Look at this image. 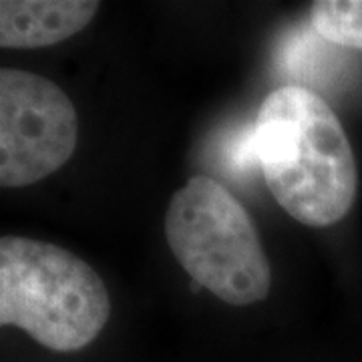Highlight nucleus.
Wrapping results in <instances>:
<instances>
[{"mask_svg": "<svg viewBox=\"0 0 362 362\" xmlns=\"http://www.w3.org/2000/svg\"><path fill=\"white\" fill-rule=\"evenodd\" d=\"M247 153L286 214L310 228L344 220L358 189V169L334 109L314 90L286 85L262 101Z\"/></svg>", "mask_w": 362, "mask_h": 362, "instance_id": "nucleus-1", "label": "nucleus"}, {"mask_svg": "<svg viewBox=\"0 0 362 362\" xmlns=\"http://www.w3.org/2000/svg\"><path fill=\"white\" fill-rule=\"evenodd\" d=\"M111 300L101 276L65 247L23 235L0 240V324L40 346L75 352L101 334Z\"/></svg>", "mask_w": 362, "mask_h": 362, "instance_id": "nucleus-2", "label": "nucleus"}, {"mask_svg": "<svg viewBox=\"0 0 362 362\" xmlns=\"http://www.w3.org/2000/svg\"><path fill=\"white\" fill-rule=\"evenodd\" d=\"M169 250L195 284L232 306L270 294L272 270L252 216L220 181L194 175L171 195Z\"/></svg>", "mask_w": 362, "mask_h": 362, "instance_id": "nucleus-3", "label": "nucleus"}, {"mask_svg": "<svg viewBox=\"0 0 362 362\" xmlns=\"http://www.w3.org/2000/svg\"><path fill=\"white\" fill-rule=\"evenodd\" d=\"M73 101L51 78L0 71V185L25 187L49 177L75 153Z\"/></svg>", "mask_w": 362, "mask_h": 362, "instance_id": "nucleus-4", "label": "nucleus"}, {"mask_svg": "<svg viewBox=\"0 0 362 362\" xmlns=\"http://www.w3.org/2000/svg\"><path fill=\"white\" fill-rule=\"evenodd\" d=\"M93 0H2L0 47L42 49L75 37L99 11Z\"/></svg>", "mask_w": 362, "mask_h": 362, "instance_id": "nucleus-5", "label": "nucleus"}, {"mask_svg": "<svg viewBox=\"0 0 362 362\" xmlns=\"http://www.w3.org/2000/svg\"><path fill=\"white\" fill-rule=\"evenodd\" d=\"M310 21L324 40L362 52V0H318Z\"/></svg>", "mask_w": 362, "mask_h": 362, "instance_id": "nucleus-6", "label": "nucleus"}]
</instances>
